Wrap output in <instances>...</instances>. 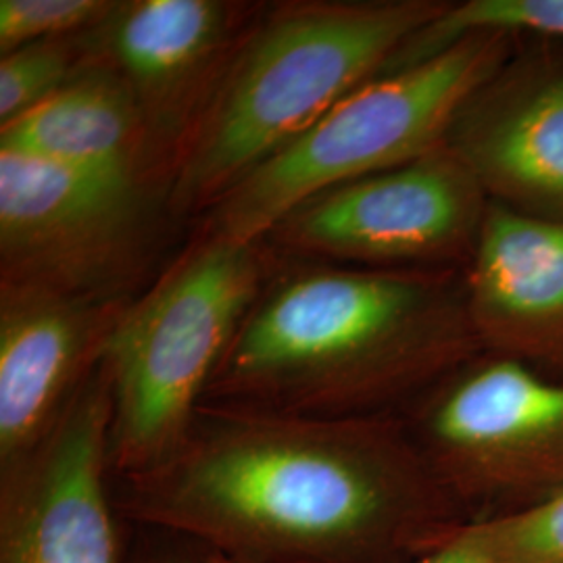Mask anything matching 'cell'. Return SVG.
<instances>
[{"label": "cell", "instance_id": "obj_10", "mask_svg": "<svg viewBox=\"0 0 563 563\" xmlns=\"http://www.w3.org/2000/svg\"><path fill=\"white\" fill-rule=\"evenodd\" d=\"M111 420L99 363L46 439L0 472V563H120Z\"/></svg>", "mask_w": 563, "mask_h": 563}, {"label": "cell", "instance_id": "obj_13", "mask_svg": "<svg viewBox=\"0 0 563 563\" xmlns=\"http://www.w3.org/2000/svg\"><path fill=\"white\" fill-rule=\"evenodd\" d=\"M462 278L483 353L563 380V220L488 202Z\"/></svg>", "mask_w": 563, "mask_h": 563}, {"label": "cell", "instance_id": "obj_4", "mask_svg": "<svg viewBox=\"0 0 563 563\" xmlns=\"http://www.w3.org/2000/svg\"><path fill=\"white\" fill-rule=\"evenodd\" d=\"M278 255L195 232L113 325L102 367L111 390V470L155 467L180 446L211 378Z\"/></svg>", "mask_w": 563, "mask_h": 563}, {"label": "cell", "instance_id": "obj_20", "mask_svg": "<svg viewBox=\"0 0 563 563\" xmlns=\"http://www.w3.org/2000/svg\"><path fill=\"white\" fill-rule=\"evenodd\" d=\"M201 563H241V562H234V560H230V558H223V555H218V553H205V555H202Z\"/></svg>", "mask_w": 563, "mask_h": 563}, {"label": "cell", "instance_id": "obj_11", "mask_svg": "<svg viewBox=\"0 0 563 563\" xmlns=\"http://www.w3.org/2000/svg\"><path fill=\"white\" fill-rule=\"evenodd\" d=\"M444 144L488 201L563 220V42L516 46L465 101Z\"/></svg>", "mask_w": 563, "mask_h": 563}, {"label": "cell", "instance_id": "obj_3", "mask_svg": "<svg viewBox=\"0 0 563 563\" xmlns=\"http://www.w3.org/2000/svg\"><path fill=\"white\" fill-rule=\"evenodd\" d=\"M446 0H301L263 7L188 142L167 205L202 218L339 102L378 78Z\"/></svg>", "mask_w": 563, "mask_h": 563}, {"label": "cell", "instance_id": "obj_5", "mask_svg": "<svg viewBox=\"0 0 563 563\" xmlns=\"http://www.w3.org/2000/svg\"><path fill=\"white\" fill-rule=\"evenodd\" d=\"M516 41L501 32L472 34L434 59L363 84L230 188L199 218L197 232L257 244L325 190L441 148L460 109L504 65Z\"/></svg>", "mask_w": 563, "mask_h": 563}, {"label": "cell", "instance_id": "obj_19", "mask_svg": "<svg viewBox=\"0 0 563 563\" xmlns=\"http://www.w3.org/2000/svg\"><path fill=\"white\" fill-rule=\"evenodd\" d=\"M413 563H505L497 551L486 543L476 523H467L460 534L441 544Z\"/></svg>", "mask_w": 563, "mask_h": 563}, {"label": "cell", "instance_id": "obj_16", "mask_svg": "<svg viewBox=\"0 0 563 563\" xmlns=\"http://www.w3.org/2000/svg\"><path fill=\"white\" fill-rule=\"evenodd\" d=\"M88 57L86 34L32 42L0 59V125L53 97Z\"/></svg>", "mask_w": 563, "mask_h": 563}, {"label": "cell", "instance_id": "obj_18", "mask_svg": "<svg viewBox=\"0 0 563 563\" xmlns=\"http://www.w3.org/2000/svg\"><path fill=\"white\" fill-rule=\"evenodd\" d=\"M474 523L505 563H563V493L520 516Z\"/></svg>", "mask_w": 563, "mask_h": 563}, {"label": "cell", "instance_id": "obj_8", "mask_svg": "<svg viewBox=\"0 0 563 563\" xmlns=\"http://www.w3.org/2000/svg\"><path fill=\"white\" fill-rule=\"evenodd\" d=\"M488 202L472 172L443 144L416 162L302 202L263 242L288 260L367 269H463Z\"/></svg>", "mask_w": 563, "mask_h": 563}, {"label": "cell", "instance_id": "obj_7", "mask_svg": "<svg viewBox=\"0 0 563 563\" xmlns=\"http://www.w3.org/2000/svg\"><path fill=\"white\" fill-rule=\"evenodd\" d=\"M162 211L167 195L151 186L0 148V284L132 301Z\"/></svg>", "mask_w": 563, "mask_h": 563}, {"label": "cell", "instance_id": "obj_17", "mask_svg": "<svg viewBox=\"0 0 563 563\" xmlns=\"http://www.w3.org/2000/svg\"><path fill=\"white\" fill-rule=\"evenodd\" d=\"M113 4V0H0V51L4 55L32 42L86 34Z\"/></svg>", "mask_w": 563, "mask_h": 563}, {"label": "cell", "instance_id": "obj_21", "mask_svg": "<svg viewBox=\"0 0 563 563\" xmlns=\"http://www.w3.org/2000/svg\"><path fill=\"white\" fill-rule=\"evenodd\" d=\"M153 563H190V562H180V560H162V562H153ZM201 563V562H199Z\"/></svg>", "mask_w": 563, "mask_h": 563}, {"label": "cell", "instance_id": "obj_14", "mask_svg": "<svg viewBox=\"0 0 563 563\" xmlns=\"http://www.w3.org/2000/svg\"><path fill=\"white\" fill-rule=\"evenodd\" d=\"M88 46V44H86ZM0 148L162 190L132 88L101 57H88L59 90L0 125Z\"/></svg>", "mask_w": 563, "mask_h": 563}, {"label": "cell", "instance_id": "obj_15", "mask_svg": "<svg viewBox=\"0 0 563 563\" xmlns=\"http://www.w3.org/2000/svg\"><path fill=\"white\" fill-rule=\"evenodd\" d=\"M481 32L534 36L563 42V0H463L449 2L443 13L405 42L380 76L413 67Z\"/></svg>", "mask_w": 563, "mask_h": 563}, {"label": "cell", "instance_id": "obj_1", "mask_svg": "<svg viewBox=\"0 0 563 563\" xmlns=\"http://www.w3.org/2000/svg\"><path fill=\"white\" fill-rule=\"evenodd\" d=\"M115 507L241 563H413L472 523L401 416L216 405L172 455L121 478Z\"/></svg>", "mask_w": 563, "mask_h": 563}, {"label": "cell", "instance_id": "obj_6", "mask_svg": "<svg viewBox=\"0 0 563 563\" xmlns=\"http://www.w3.org/2000/svg\"><path fill=\"white\" fill-rule=\"evenodd\" d=\"M401 418L472 522L520 516L563 493V380L481 353Z\"/></svg>", "mask_w": 563, "mask_h": 563}, {"label": "cell", "instance_id": "obj_2", "mask_svg": "<svg viewBox=\"0 0 563 563\" xmlns=\"http://www.w3.org/2000/svg\"><path fill=\"white\" fill-rule=\"evenodd\" d=\"M278 260L202 405L305 418L401 416L483 353L463 269Z\"/></svg>", "mask_w": 563, "mask_h": 563}, {"label": "cell", "instance_id": "obj_12", "mask_svg": "<svg viewBox=\"0 0 563 563\" xmlns=\"http://www.w3.org/2000/svg\"><path fill=\"white\" fill-rule=\"evenodd\" d=\"M132 301L0 284V472L23 462L59 422Z\"/></svg>", "mask_w": 563, "mask_h": 563}, {"label": "cell", "instance_id": "obj_9", "mask_svg": "<svg viewBox=\"0 0 563 563\" xmlns=\"http://www.w3.org/2000/svg\"><path fill=\"white\" fill-rule=\"evenodd\" d=\"M263 4L230 0L115 2L90 32L139 104L155 178L169 192L181 155Z\"/></svg>", "mask_w": 563, "mask_h": 563}]
</instances>
